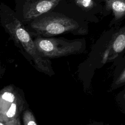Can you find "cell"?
<instances>
[{"label":"cell","mask_w":125,"mask_h":125,"mask_svg":"<svg viewBox=\"0 0 125 125\" xmlns=\"http://www.w3.org/2000/svg\"><path fill=\"white\" fill-rule=\"evenodd\" d=\"M0 15L1 24L15 44L30 56L40 71L50 76L54 75L51 62L38 51L31 34L16 13L6 5L1 3Z\"/></svg>","instance_id":"1"},{"label":"cell","mask_w":125,"mask_h":125,"mask_svg":"<svg viewBox=\"0 0 125 125\" xmlns=\"http://www.w3.org/2000/svg\"><path fill=\"white\" fill-rule=\"evenodd\" d=\"M30 22L28 31L33 36L49 37L65 33L85 34L86 30L75 20L63 14L44 13Z\"/></svg>","instance_id":"2"},{"label":"cell","mask_w":125,"mask_h":125,"mask_svg":"<svg viewBox=\"0 0 125 125\" xmlns=\"http://www.w3.org/2000/svg\"><path fill=\"white\" fill-rule=\"evenodd\" d=\"M40 53L47 58H56L82 53L85 42L82 39L68 40L63 38L37 37L33 39Z\"/></svg>","instance_id":"3"},{"label":"cell","mask_w":125,"mask_h":125,"mask_svg":"<svg viewBox=\"0 0 125 125\" xmlns=\"http://www.w3.org/2000/svg\"><path fill=\"white\" fill-rule=\"evenodd\" d=\"M24 105L23 97L13 85L3 87L0 92V121L8 124L19 118Z\"/></svg>","instance_id":"4"},{"label":"cell","mask_w":125,"mask_h":125,"mask_svg":"<svg viewBox=\"0 0 125 125\" xmlns=\"http://www.w3.org/2000/svg\"><path fill=\"white\" fill-rule=\"evenodd\" d=\"M61 0H24L22 6L23 21H30L49 12Z\"/></svg>","instance_id":"5"},{"label":"cell","mask_w":125,"mask_h":125,"mask_svg":"<svg viewBox=\"0 0 125 125\" xmlns=\"http://www.w3.org/2000/svg\"><path fill=\"white\" fill-rule=\"evenodd\" d=\"M125 49V25L114 34L104 52L102 62L114 59Z\"/></svg>","instance_id":"6"},{"label":"cell","mask_w":125,"mask_h":125,"mask_svg":"<svg viewBox=\"0 0 125 125\" xmlns=\"http://www.w3.org/2000/svg\"><path fill=\"white\" fill-rule=\"evenodd\" d=\"M107 10H111L116 20L125 16V0H103Z\"/></svg>","instance_id":"7"},{"label":"cell","mask_w":125,"mask_h":125,"mask_svg":"<svg viewBox=\"0 0 125 125\" xmlns=\"http://www.w3.org/2000/svg\"><path fill=\"white\" fill-rule=\"evenodd\" d=\"M24 125H38L32 111L29 109L25 110L22 115Z\"/></svg>","instance_id":"8"},{"label":"cell","mask_w":125,"mask_h":125,"mask_svg":"<svg viewBox=\"0 0 125 125\" xmlns=\"http://www.w3.org/2000/svg\"><path fill=\"white\" fill-rule=\"evenodd\" d=\"M74 1L78 6L84 10H89L94 5L93 0H74Z\"/></svg>","instance_id":"9"},{"label":"cell","mask_w":125,"mask_h":125,"mask_svg":"<svg viewBox=\"0 0 125 125\" xmlns=\"http://www.w3.org/2000/svg\"><path fill=\"white\" fill-rule=\"evenodd\" d=\"M125 82V69L118 77V78H117L115 82V84L117 85H119Z\"/></svg>","instance_id":"10"},{"label":"cell","mask_w":125,"mask_h":125,"mask_svg":"<svg viewBox=\"0 0 125 125\" xmlns=\"http://www.w3.org/2000/svg\"><path fill=\"white\" fill-rule=\"evenodd\" d=\"M7 125H21L20 120V118H18L16 119V120H15L9 123Z\"/></svg>","instance_id":"11"},{"label":"cell","mask_w":125,"mask_h":125,"mask_svg":"<svg viewBox=\"0 0 125 125\" xmlns=\"http://www.w3.org/2000/svg\"><path fill=\"white\" fill-rule=\"evenodd\" d=\"M0 125H7V123L4 121H0Z\"/></svg>","instance_id":"12"},{"label":"cell","mask_w":125,"mask_h":125,"mask_svg":"<svg viewBox=\"0 0 125 125\" xmlns=\"http://www.w3.org/2000/svg\"><path fill=\"white\" fill-rule=\"evenodd\" d=\"M101 125L100 124H96V123H93V124H87V125Z\"/></svg>","instance_id":"13"},{"label":"cell","mask_w":125,"mask_h":125,"mask_svg":"<svg viewBox=\"0 0 125 125\" xmlns=\"http://www.w3.org/2000/svg\"><path fill=\"white\" fill-rule=\"evenodd\" d=\"M124 98H125V94H124Z\"/></svg>","instance_id":"14"}]
</instances>
